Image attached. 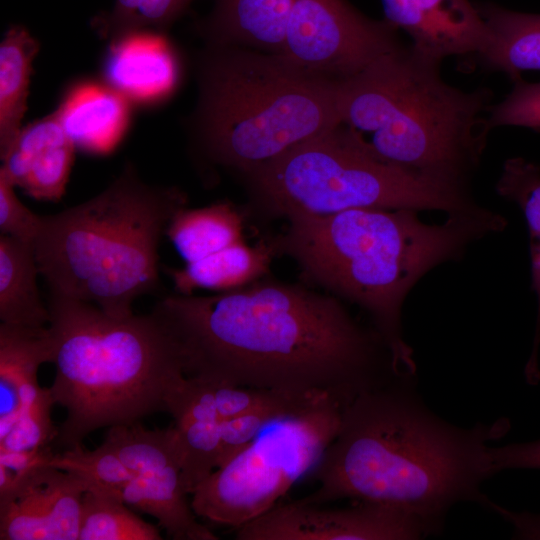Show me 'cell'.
Returning <instances> with one entry per match:
<instances>
[{"instance_id":"1","label":"cell","mask_w":540,"mask_h":540,"mask_svg":"<svg viewBox=\"0 0 540 540\" xmlns=\"http://www.w3.org/2000/svg\"><path fill=\"white\" fill-rule=\"evenodd\" d=\"M154 311L178 341L187 377L343 409L398 376L375 328L362 326L337 298L300 286L167 296Z\"/></svg>"},{"instance_id":"2","label":"cell","mask_w":540,"mask_h":540,"mask_svg":"<svg viewBox=\"0 0 540 540\" xmlns=\"http://www.w3.org/2000/svg\"><path fill=\"white\" fill-rule=\"evenodd\" d=\"M395 376L341 409L337 433L314 468L319 486L303 503L340 499L385 502L406 508L438 530L449 508L475 501L494 474L487 441L506 434L499 419L462 429L432 414Z\"/></svg>"},{"instance_id":"3","label":"cell","mask_w":540,"mask_h":540,"mask_svg":"<svg viewBox=\"0 0 540 540\" xmlns=\"http://www.w3.org/2000/svg\"><path fill=\"white\" fill-rule=\"evenodd\" d=\"M413 209L359 208L330 215L292 213L275 246L304 274L362 307L388 345L399 375L416 371L403 339V303L433 268L458 260L473 243L502 231L506 220L483 207L449 214L443 223L421 220Z\"/></svg>"},{"instance_id":"4","label":"cell","mask_w":540,"mask_h":540,"mask_svg":"<svg viewBox=\"0 0 540 540\" xmlns=\"http://www.w3.org/2000/svg\"><path fill=\"white\" fill-rule=\"evenodd\" d=\"M47 305L56 365L48 388L66 410L54 443L82 447L99 428L169 411L187 376L180 345L154 310L113 316L56 293Z\"/></svg>"},{"instance_id":"5","label":"cell","mask_w":540,"mask_h":540,"mask_svg":"<svg viewBox=\"0 0 540 540\" xmlns=\"http://www.w3.org/2000/svg\"><path fill=\"white\" fill-rule=\"evenodd\" d=\"M442 62L401 44L336 82L337 111L342 124L370 135L364 140L381 159L470 189L487 146L494 93L448 84Z\"/></svg>"},{"instance_id":"6","label":"cell","mask_w":540,"mask_h":540,"mask_svg":"<svg viewBox=\"0 0 540 540\" xmlns=\"http://www.w3.org/2000/svg\"><path fill=\"white\" fill-rule=\"evenodd\" d=\"M185 205L181 190L149 185L128 164L98 195L42 216L34 242L40 274L51 293L131 315L135 299L159 285V242Z\"/></svg>"},{"instance_id":"7","label":"cell","mask_w":540,"mask_h":540,"mask_svg":"<svg viewBox=\"0 0 540 540\" xmlns=\"http://www.w3.org/2000/svg\"><path fill=\"white\" fill-rule=\"evenodd\" d=\"M193 119L208 156L246 173L341 123L336 81L280 54L209 44Z\"/></svg>"},{"instance_id":"8","label":"cell","mask_w":540,"mask_h":540,"mask_svg":"<svg viewBox=\"0 0 540 540\" xmlns=\"http://www.w3.org/2000/svg\"><path fill=\"white\" fill-rule=\"evenodd\" d=\"M260 200L285 217L359 209H482L471 190L415 174L377 156L364 138L340 123L248 173Z\"/></svg>"},{"instance_id":"9","label":"cell","mask_w":540,"mask_h":540,"mask_svg":"<svg viewBox=\"0 0 540 540\" xmlns=\"http://www.w3.org/2000/svg\"><path fill=\"white\" fill-rule=\"evenodd\" d=\"M340 415L338 405L324 403L271 423L193 491L195 514L238 528L266 513L316 467L337 433Z\"/></svg>"},{"instance_id":"10","label":"cell","mask_w":540,"mask_h":540,"mask_svg":"<svg viewBox=\"0 0 540 540\" xmlns=\"http://www.w3.org/2000/svg\"><path fill=\"white\" fill-rule=\"evenodd\" d=\"M402 42L387 20H374L346 0H293L280 55L317 76L348 78Z\"/></svg>"},{"instance_id":"11","label":"cell","mask_w":540,"mask_h":540,"mask_svg":"<svg viewBox=\"0 0 540 540\" xmlns=\"http://www.w3.org/2000/svg\"><path fill=\"white\" fill-rule=\"evenodd\" d=\"M106 443L135 476L115 497L149 514L173 540H217L197 520L181 478L173 426L147 430L139 422L109 427Z\"/></svg>"},{"instance_id":"12","label":"cell","mask_w":540,"mask_h":540,"mask_svg":"<svg viewBox=\"0 0 540 540\" xmlns=\"http://www.w3.org/2000/svg\"><path fill=\"white\" fill-rule=\"evenodd\" d=\"M438 532L414 512L398 505L358 501L346 507L303 503L276 504L238 527V540H411Z\"/></svg>"},{"instance_id":"13","label":"cell","mask_w":540,"mask_h":540,"mask_svg":"<svg viewBox=\"0 0 540 540\" xmlns=\"http://www.w3.org/2000/svg\"><path fill=\"white\" fill-rule=\"evenodd\" d=\"M90 483L50 465L30 470L0 493L1 540H78Z\"/></svg>"},{"instance_id":"14","label":"cell","mask_w":540,"mask_h":540,"mask_svg":"<svg viewBox=\"0 0 540 540\" xmlns=\"http://www.w3.org/2000/svg\"><path fill=\"white\" fill-rule=\"evenodd\" d=\"M385 20L406 32L411 45L443 61L476 55L489 31L476 3L470 0H381Z\"/></svg>"},{"instance_id":"15","label":"cell","mask_w":540,"mask_h":540,"mask_svg":"<svg viewBox=\"0 0 540 540\" xmlns=\"http://www.w3.org/2000/svg\"><path fill=\"white\" fill-rule=\"evenodd\" d=\"M75 149L55 110L21 128L0 155V171L30 197L58 201L65 193Z\"/></svg>"},{"instance_id":"16","label":"cell","mask_w":540,"mask_h":540,"mask_svg":"<svg viewBox=\"0 0 540 540\" xmlns=\"http://www.w3.org/2000/svg\"><path fill=\"white\" fill-rule=\"evenodd\" d=\"M109 44L103 66L105 85L128 101L146 103L173 90L178 64L162 34L137 32Z\"/></svg>"},{"instance_id":"17","label":"cell","mask_w":540,"mask_h":540,"mask_svg":"<svg viewBox=\"0 0 540 540\" xmlns=\"http://www.w3.org/2000/svg\"><path fill=\"white\" fill-rule=\"evenodd\" d=\"M293 0H216L200 26L209 45L280 54Z\"/></svg>"},{"instance_id":"18","label":"cell","mask_w":540,"mask_h":540,"mask_svg":"<svg viewBox=\"0 0 540 540\" xmlns=\"http://www.w3.org/2000/svg\"><path fill=\"white\" fill-rule=\"evenodd\" d=\"M55 344L49 326L0 325V438L16 421L25 395L39 383L41 364L54 362Z\"/></svg>"},{"instance_id":"19","label":"cell","mask_w":540,"mask_h":540,"mask_svg":"<svg viewBox=\"0 0 540 540\" xmlns=\"http://www.w3.org/2000/svg\"><path fill=\"white\" fill-rule=\"evenodd\" d=\"M76 147L108 152L121 139L129 119L128 100L108 87L75 86L56 109Z\"/></svg>"},{"instance_id":"20","label":"cell","mask_w":540,"mask_h":540,"mask_svg":"<svg viewBox=\"0 0 540 540\" xmlns=\"http://www.w3.org/2000/svg\"><path fill=\"white\" fill-rule=\"evenodd\" d=\"M489 39L475 55L486 71L502 72L513 82L523 71H540V14L509 10L494 3H476Z\"/></svg>"},{"instance_id":"21","label":"cell","mask_w":540,"mask_h":540,"mask_svg":"<svg viewBox=\"0 0 540 540\" xmlns=\"http://www.w3.org/2000/svg\"><path fill=\"white\" fill-rule=\"evenodd\" d=\"M317 405L320 404L300 402L270 390L186 377L173 397L168 413L175 421H223L263 408L283 407L300 413Z\"/></svg>"},{"instance_id":"22","label":"cell","mask_w":540,"mask_h":540,"mask_svg":"<svg viewBox=\"0 0 540 540\" xmlns=\"http://www.w3.org/2000/svg\"><path fill=\"white\" fill-rule=\"evenodd\" d=\"M38 273L34 243L1 235V323L26 327L49 326L50 312L40 296Z\"/></svg>"},{"instance_id":"23","label":"cell","mask_w":540,"mask_h":540,"mask_svg":"<svg viewBox=\"0 0 540 540\" xmlns=\"http://www.w3.org/2000/svg\"><path fill=\"white\" fill-rule=\"evenodd\" d=\"M38 51L37 40L20 25L11 26L0 43V155L22 128L32 62Z\"/></svg>"},{"instance_id":"24","label":"cell","mask_w":540,"mask_h":540,"mask_svg":"<svg viewBox=\"0 0 540 540\" xmlns=\"http://www.w3.org/2000/svg\"><path fill=\"white\" fill-rule=\"evenodd\" d=\"M272 247H250L243 240L181 269L167 268L175 289L191 295L195 289L228 290L262 275L268 267Z\"/></svg>"},{"instance_id":"25","label":"cell","mask_w":540,"mask_h":540,"mask_svg":"<svg viewBox=\"0 0 540 540\" xmlns=\"http://www.w3.org/2000/svg\"><path fill=\"white\" fill-rule=\"evenodd\" d=\"M242 217L228 203L177 211L165 235L186 263L201 260L242 241Z\"/></svg>"},{"instance_id":"26","label":"cell","mask_w":540,"mask_h":540,"mask_svg":"<svg viewBox=\"0 0 540 540\" xmlns=\"http://www.w3.org/2000/svg\"><path fill=\"white\" fill-rule=\"evenodd\" d=\"M144 521L112 494L90 486L83 494L78 540H161Z\"/></svg>"},{"instance_id":"27","label":"cell","mask_w":540,"mask_h":540,"mask_svg":"<svg viewBox=\"0 0 540 540\" xmlns=\"http://www.w3.org/2000/svg\"><path fill=\"white\" fill-rule=\"evenodd\" d=\"M195 0H115L112 8L92 20L98 35L109 43L137 32H163Z\"/></svg>"},{"instance_id":"28","label":"cell","mask_w":540,"mask_h":540,"mask_svg":"<svg viewBox=\"0 0 540 540\" xmlns=\"http://www.w3.org/2000/svg\"><path fill=\"white\" fill-rule=\"evenodd\" d=\"M219 422L181 420L173 425L181 461L182 483L189 495L221 466Z\"/></svg>"},{"instance_id":"29","label":"cell","mask_w":540,"mask_h":540,"mask_svg":"<svg viewBox=\"0 0 540 540\" xmlns=\"http://www.w3.org/2000/svg\"><path fill=\"white\" fill-rule=\"evenodd\" d=\"M47 465L78 474L113 496L135 476L104 442L93 451L78 447L55 453Z\"/></svg>"},{"instance_id":"30","label":"cell","mask_w":540,"mask_h":540,"mask_svg":"<svg viewBox=\"0 0 540 540\" xmlns=\"http://www.w3.org/2000/svg\"><path fill=\"white\" fill-rule=\"evenodd\" d=\"M54 404L49 388L40 386L23 402L9 432L0 438V451H31L50 446L58 434V426L51 418Z\"/></svg>"},{"instance_id":"31","label":"cell","mask_w":540,"mask_h":540,"mask_svg":"<svg viewBox=\"0 0 540 540\" xmlns=\"http://www.w3.org/2000/svg\"><path fill=\"white\" fill-rule=\"evenodd\" d=\"M496 191L521 209L530 243L540 240V166L521 157L507 159L496 183Z\"/></svg>"},{"instance_id":"32","label":"cell","mask_w":540,"mask_h":540,"mask_svg":"<svg viewBox=\"0 0 540 540\" xmlns=\"http://www.w3.org/2000/svg\"><path fill=\"white\" fill-rule=\"evenodd\" d=\"M486 124L490 131L500 126H517L540 132V81H513L505 98L489 107Z\"/></svg>"},{"instance_id":"33","label":"cell","mask_w":540,"mask_h":540,"mask_svg":"<svg viewBox=\"0 0 540 540\" xmlns=\"http://www.w3.org/2000/svg\"><path fill=\"white\" fill-rule=\"evenodd\" d=\"M296 414L299 413L288 408L269 407L220 421L221 466L249 445L271 423Z\"/></svg>"},{"instance_id":"34","label":"cell","mask_w":540,"mask_h":540,"mask_svg":"<svg viewBox=\"0 0 540 540\" xmlns=\"http://www.w3.org/2000/svg\"><path fill=\"white\" fill-rule=\"evenodd\" d=\"M42 215L32 212L17 197L14 184L0 171V233L27 242H35Z\"/></svg>"},{"instance_id":"35","label":"cell","mask_w":540,"mask_h":540,"mask_svg":"<svg viewBox=\"0 0 540 540\" xmlns=\"http://www.w3.org/2000/svg\"><path fill=\"white\" fill-rule=\"evenodd\" d=\"M488 455L494 474L507 469H540V439L488 447Z\"/></svg>"},{"instance_id":"36","label":"cell","mask_w":540,"mask_h":540,"mask_svg":"<svg viewBox=\"0 0 540 540\" xmlns=\"http://www.w3.org/2000/svg\"><path fill=\"white\" fill-rule=\"evenodd\" d=\"M530 245L532 277L531 286L537 298V317L533 347L530 357L525 365L524 373L526 378L534 380L540 377L538 364V351L540 345V240L531 242Z\"/></svg>"},{"instance_id":"37","label":"cell","mask_w":540,"mask_h":540,"mask_svg":"<svg viewBox=\"0 0 540 540\" xmlns=\"http://www.w3.org/2000/svg\"><path fill=\"white\" fill-rule=\"evenodd\" d=\"M490 509L514 527L515 539H540V513L511 511L495 503Z\"/></svg>"}]
</instances>
